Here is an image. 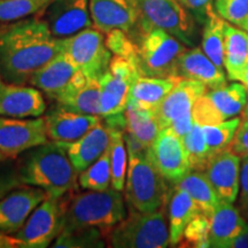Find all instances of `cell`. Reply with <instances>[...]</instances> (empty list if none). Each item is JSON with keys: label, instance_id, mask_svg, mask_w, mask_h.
Here are the masks:
<instances>
[{"label": "cell", "instance_id": "8992f818", "mask_svg": "<svg viewBox=\"0 0 248 248\" xmlns=\"http://www.w3.org/2000/svg\"><path fill=\"white\" fill-rule=\"evenodd\" d=\"M135 6L138 21L133 29L157 28L176 37L187 47L197 46L199 24L178 0H135Z\"/></svg>", "mask_w": 248, "mask_h": 248}, {"label": "cell", "instance_id": "bcb514c9", "mask_svg": "<svg viewBox=\"0 0 248 248\" xmlns=\"http://www.w3.org/2000/svg\"><path fill=\"white\" fill-rule=\"evenodd\" d=\"M4 231H0V248H22V241L17 237L8 235Z\"/></svg>", "mask_w": 248, "mask_h": 248}, {"label": "cell", "instance_id": "7bdbcfd3", "mask_svg": "<svg viewBox=\"0 0 248 248\" xmlns=\"http://www.w3.org/2000/svg\"><path fill=\"white\" fill-rule=\"evenodd\" d=\"M238 209L241 215L248 219V156L241 157Z\"/></svg>", "mask_w": 248, "mask_h": 248}, {"label": "cell", "instance_id": "5bb4252c", "mask_svg": "<svg viewBox=\"0 0 248 248\" xmlns=\"http://www.w3.org/2000/svg\"><path fill=\"white\" fill-rule=\"evenodd\" d=\"M47 197L43 188L24 184L0 198V231L16 233L32 210Z\"/></svg>", "mask_w": 248, "mask_h": 248}, {"label": "cell", "instance_id": "603a6c76", "mask_svg": "<svg viewBox=\"0 0 248 248\" xmlns=\"http://www.w3.org/2000/svg\"><path fill=\"white\" fill-rule=\"evenodd\" d=\"M177 74L182 78L203 83L208 90L221 88L228 83L224 69L217 67L202 48L198 46L187 48L184 52L179 59Z\"/></svg>", "mask_w": 248, "mask_h": 248}, {"label": "cell", "instance_id": "d6986e66", "mask_svg": "<svg viewBox=\"0 0 248 248\" xmlns=\"http://www.w3.org/2000/svg\"><path fill=\"white\" fill-rule=\"evenodd\" d=\"M93 27L104 33L121 29L131 32L138 21V12L131 0H90Z\"/></svg>", "mask_w": 248, "mask_h": 248}, {"label": "cell", "instance_id": "f6af8a7d", "mask_svg": "<svg viewBox=\"0 0 248 248\" xmlns=\"http://www.w3.org/2000/svg\"><path fill=\"white\" fill-rule=\"evenodd\" d=\"M193 124H194L193 115H192V113H190L187 114V115L181 117V119L173 121L169 128L171 129L172 131L178 136V137H181L183 139L184 136H186L188 132H190V130L192 129V126H193Z\"/></svg>", "mask_w": 248, "mask_h": 248}, {"label": "cell", "instance_id": "277c9868", "mask_svg": "<svg viewBox=\"0 0 248 248\" xmlns=\"http://www.w3.org/2000/svg\"><path fill=\"white\" fill-rule=\"evenodd\" d=\"M129 35L136 43L135 64L139 75L145 77L178 76L179 59L188 47L162 29H133Z\"/></svg>", "mask_w": 248, "mask_h": 248}, {"label": "cell", "instance_id": "7c38bea8", "mask_svg": "<svg viewBox=\"0 0 248 248\" xmlns=\"http://www.w3.org/2000/svg\"><path fill=\"white\" fill-rule=\"evenodd\" d=\"M147 155L169 184L176 185L191 170L183 139L170 128L161 130Z\"/></svg>", "mask_w": 248, "mask_h": 248}, {"label": "cell", "instance_id": "836d02e7", "mask_svg": "<svg viewBox=\"0 0 248 248\" xmlns=\"http://www.w3.org/2000/svg\"><path fill=\"white\" fill-rule=\"evenodd\" d=\"M78 184L89 191H106L109 188L111 185L110 146L95 162L79 172Z\"/></svg>", "mask_w": 248, "mask_h": 248}, {"label": "cell", "instance_id": "cb8c5ba5", "mask_svg": "<svg viewBox=\"0 0 248 248\" xmlns=\"http://www.w3.org/2000/svg\"><path fill=\"white\" fill-rule=\"evenodd\" d=\"M209 247L228 248L232 240L248 230V222L233 203L219 199L210 216Z\"/></svg>", "mask_w": 248, "mask_h": 248}, {"label": "cell", "instance_id": "ba28073f", "mask_svg": "<svg viewBox=\"0 0 248 248\" xmlns=\"http://www.w3.org/2000/svg\"><path fill=\"white\" fill-rule=\"evenodd\" d=\"M63 49L74 64L88 77H100L109 67L113 53L106 45L104 32L90 27L75 35L62 38Z\"/></svg>", "mask_w": 248, "mask_h": 248}, {"label": "cell", "instance_id": "3957f363", "mask_svg": "<svg viewBox=\"0 0 248 248\" xmlns=\"http://www.w3.org/2000/svg\"><path fill=\"white\" fill-rule=\"evenodd\" d=\"M63 228L61 232L99 229L105 237L126 217V207L120 191H86L62 197Z\"/></svg>", "mask_w": 248, "mask_h": 248}, {"label": "cell", "instance_id": "30bf717a", "mask_svg": "<svg viewBox=\"0 0 248 248\" xmlns=\"http://www.w3.org/2000/svg\"><path fill=\"white\" fill-rule=\"evenodd\" d=\"M62 228V197L48 195L32 210L24 225L16 232V237L22 241V248H46L57 239Z\"/></svg>", "mask_w": 248, "mask_h": 248}, {"label": "cell", "instance_id": "c3c4849f", "mask_svg": "<svg viewBox=\"0 0 248 248\" xmlns=\"http://www.w3.org/2000/svg\"><path fill=\"white\" fill-rule=\"evenodd\" d=\"M238 82H240L241 84H244L246 88H248V61L246 62V64H245L243 71H241V75Z\"/></svg>", "mask_w": 248, "mask_h": 248}, {"label": "cell", "instance_id": "f35d334b", "mask_svg": "<svg viewBox=\"0 0 248 248\" xmlns=\"http://www.w3.org/2000/svg\"><path fill=\"white\" fill-rule=\"evenodd\" d=\"M209 217L203 214H199L188 223L185 228L181 246L204 248L209 247Z\"/></svg>", "mask_w": 248, "mask_h": 248}, {"label": "cell", "instance_id": "e0dca14e", "mask_svg": "<svg viewBox=\"0 0 248 248\" xmlns=\"http://www.w3.org/2000/svg\"><path fill=\"white\" fill-rule=\"evenodd\" d=\"M208 91L203 83L181 78L156 108L161 130L169 128L173 121L192 113L195 101Z\"/></svg>", "mask_w": 248, "mask_h": 248}, {"label": "cell", "instance_id": "2e32d148", "mask_svg": "<svg viewBox=\"0 0 248 248\" xmlns=\"http://www.w3.org/2000/svg\"><path fill=\"white\" fill-rule=\"evenodd\" d=\"M241 156L232 148L210 157L204 170L207 177L221 200L234 203L239 193Z\"/></svg>", "mask_w": 248, "mask_h": 248}, {"label": "cell", "instance_id": "1f68e13d", "mask_svg": "<svg viewBox=\"0 0 248 248\" xmlns=\"http://www.w3.org/2000/svg\"><path fill=\"white\" fill-rule=\"evenodd\" d=\"M110 130V169L111 187L122 192L125 185L128 172V150L124 142L123 129L109 128Z\"/></svg>", "mask_w": 248, "mask_h": 248}, {"label": "cell", "instance_id": "4dcf8cb0", "mask_svg": "<svg viewBox=\"0 0 248 248\" xmlns=\"http://www.w3.org/2000/svg\"><path fill=\"white\" fill-rule=\"evenodd\" d=\"M225 20L214 11L202 27L201 48L217 67L224 69Z\"/></svg>", "mask_w": 248, "mask_h": 248}, {"label": "cell", "instance_id": "44dd1931", "mask_svg": "<svg viewBox=\"0 0 248 248\" xmlns=\"http://www.w3.org/2000/svg\"><path fill=\"white\" fill-rule=\"evenodd\" d=\"M100 95L99 78L85 76L78 70L66 91L57 99V105L76 113L100 116Z\"/></svg>", "mask_w": 248, "mask_h": 248}, {"label": "cell", "instance_id": "f546056e", "mask_svg": "<svg viewBox=\"0 0 248 248\" xmlns=\"http://www.w3.org/2000/svg\"><path fill=\"white\" fill-rule=\"evenodd\" d=\"M124 115L126 131L131 133L142 145L150 147L161 131L155 110L128 104Z\"/></svg>", "mask_w": 248, "mask_h": 248}, {"label": "cell", "instance_id": "7a4b0ae2", "mask_svg": "<svg viewBox=\"0 0 248 248\" xmlns=\"http://www.w3.org/2000/svg\"><path fill=\"white\" fill-rule=\"evenodd\" d=\"M16 167L23 184L43 188L52 197L61 198L77 188L79 173L59 142L48 141L24 152Z\"/></svg>", "mask_w": 248, "mask_h": 248}, {"label": "cell", "instance_id": "ab89813d", "mask_svg": "<svg viewBox=\"0 0 248 248\" xmlns=\"http://www.w3.org/2000/svg\"><path fill=\"white\" fill-rule=\"evenodd\" d=\"M106 35V45L111 53L135 63L137 48H136V43L129 33L124 30L115 29L109 31Z\"/></svg>", "mask_w": 248, "mask_h": 248}, {"label": "cell", "instance_id": "4fadbf2b", "mask_svg": "<svg viewBox=\"0 0 248 248\" xmlns=\"http://www.w3.org/2000/svg\"><path fill=\"white\" fill-rule=\"evenodd\" d=\"M39 15L57 38H67L93 27L90 0H53Z\"/></svg>", "mask_w": 248, "mask_h": 248}, {"label": "cell", "instance_id": "9a60e30c", "mask_svg": "<svg viewBox=\"0 0 248 248\" xmlns=\"http://www.w3.org/2000/svg\"><path fill=\"white\" fill-rule=\"evenodd\" d=\"M45 110L46 102L40 90L6 82L0 76V115L16 119L39 117Z\"/></svg>", "mask_w": 248, "mask_h": 248}, {"label": "cell", "instance_id": "b9f144b4", "mask_svg": "<svg viewBox=\"0 0 248 248\" xmlns=\"http://www.w3.org/2000/svg\"><path fill=\"white\" fill-rule=\"evenodd\" d=\"M183 5L201 27H203L210 14L215 11L213 0H184Z\"/></svg>", "mask_w": 248, "mask_h": 248}, {"label": "cell", "instance_id": "d4e9b609", "mask_svg": "<svg viewBox=\"0 0 248 248\" xmlns=\"http://www.w3.org/2000/svg\"><path fill=\"white\" fill-rule=\"evenodd\" d=\"M168 199L170 246H178L188 223L195 216L202 213L200 212L199 207L192 199L191 195L176 185H173V190L170 191Z\"/></svg>", "mask_w": 248, "mask_h": 248}, {"label": "cell", "instance_id": "6da1fadb", "mask_svg": "<svg viewBox=\"0 0 248 248\" xmlns=\"http://www.w3.org/2000/svg\"><path fill=\"white\" fill-rule=\"evenodd\" d=\"M63 49L39 14L0 28V76L26 85L45 63Z\"/></svg>", "mask_w": 248, "mask_h": 248}, {"label": "cell", "instance_id": "f5cc1de1", "mask_svg": "<svg viewBox=\"0 0 248 248\" xmlns=\"http://www.w3.org/2000/svg\"><path fill=\"white\" fill-rule=\"evenodd\" d=\"M131 1L133 2V5H135V0H131Z\"/></svg>", "mask_w": 248, "mask_h": 248}, {"label": "cell", "instance_id": "83f0119b", "mask_svg": "<svg viewBox=\"0 0 248 248\" xmlns=\"http://www.w3.org/2000/svg\"><path fill=\"white\" fill-rule=\"evenodd\" d=\"M247 61L248 32L225 21L224 69L228 79L238 82Z\"/></svg>", "mask_w": 248, "mask_h": 248}, {"label": "cell", "instance_id": "5b68a950", "mask_svg": "<svg viewBox=\"0 0 248 248\" xmlns=\"http://www.w3.org/2000/svg\"><path fill=\"white\" fill-rule=\"evenodd\" d=\"M147 152L128 153L129 167L124 195L130 208L152 213L164 207L170 190L169 183L155 168Z\"/></svg>", "mask_w": 248, "mask_h": 248}, {"label": "cell", "instance_id": "d6a6232c", "mask_svg": "<svg viewBox=\"0 0 248 248\" xmlns=\"http://www.w3.org/2000/svg\"><path fill=\"white\" fill-rule=\"evenodd\" d=\"M241 121H243V119L237 116L221 123L201 125L207 146H208L210 157L218 154L219 152L231 148Z\"/></svg>", "mask_w": 248, "mask_h": 248}, {"label": "cell", "instance_id": "d590c367", "mask_svg": "<svg viewBox=\"0 0 248 248\" xmlns=\"http://www.w3.org/2000/svg\"><path fill=\"white\" fill-rule=\"evenodd\" d=\"M53 0H0V22H14L43 13Z\"/></svg>", "mask_w": 248, "mask_h": 248}, {"label": "cell", "instance_id": "9c48e42d", "mask_svg": "<svg viewBox=\"0 0 248 248\" xmlns=\"http://www.w3.org/2000/svg\"><path fill=\"white\" fill-rule=\"evenodd\" d=\"M247 89L239 82H234L208 90L195 101L192 115L200 125L224 122L241 115L246 105Z\"/></svg>", "mask_w": 248, "mask_h": 248}, {"label": "cell", "instance_id": "ffe728a7", "mask_svg": "<svg viewBox=\"0 0 248 248\" xmlns=\"http://www.w3.org/2000/svg\"><path fill=\"white\" fill-rule=\"evenodd\" d=\"M78 70L67 52L62 49L33 74L29 84L44 92L49 99L57 101L70 85Z\"/></svg>", "mask_w": 248, "mask_h": 248}, {"label": "cell", "instance_id": "7402d4cb", "mask_svg": "<svg viewBox=\"0 0 248 248\" xmlns=\"http://www.w3.org/2000/svg\"><path fill=\"white\" fill-rule=\"evenodd\" d=\"M59 144L66 150L71 163L79 173L95 162L110 146V130L100 121L78 140Z\"/></svg>", "mask_w": 248, "mask_h": 248}, {"label": "cell", "instance_id": "f1b7e54d", "mask_svg": "<svg viewBox=\"0 0 248 248\" xmlns=\"http://www.w3.org/2000/svg\"><path fill=\"white\" fill-rule=\"evenodd\" d=\"M176 186L183 188L199 207L200 212L209 217L215 212L219 198L204 171L190 170Z\"/></svg>", "mask_w": 248, "mask_h": 248}, {"label": "cell", "instance_id": "7dc6e473", "mask_svg": "<svg viewBox=\"0 0 248 248\" xmlns=\"http://www.w3.org/2000/svg\"><path fill=\"white\" fill-rule=\"evenodd\" d=\"M228 248H248V230L232 240Z\"/></svg>", "mask_w": 248, "mask_h": 248}, {"label": "cell", "instance_id": "681fc988", "mask_svg": "<svg viewBox=\"0 0 248 248\" xmlns=\"http://www.w3.org/2000/svg\"><path fill=\"white\" fill-rule=\"evenodd\" d=\"M247 89V98H246V105H245L243 113H241V119H248V88Z\"/></svg>", "mask_w": 248, "mask_h": 248}, {"label": "cell", "instance_id": "484cf974", "mask_svg": "<svg viewBox=\"0 0 248 248\" xmlns=\"http://www.w3.org/2000/svg\"><path fill=\"white\" fill-rule=\"evenodd\" d=\"M101 85L100 116L109 117L124 114L129 104L130 89L133 80L116 75L107 69L99 78Z\"/></svg>", "mask_w": 248, "mask_h": 248}, {"label": "cell", "instance_id": "60d3db41", "mask_svg": "<svg viewBox=\"0 0 248 248\" xmlns=\"http://www.w3.org/2000/svg\"><path fill=\"white\" fill-rule=\"evenodd\" d=\"M0 162V198L5 197L9 192L24 185L20 179L17 167L1 164Z\"/></svg>", "mask_w": 248, "mask_h": 248}, {"label": "cell", "instance_id": "8d00e7d4", "mask_svg": "<svg viewBox=\"0 0 248 248\" xmlns=\"http://www.w3.org/2000/svg\"><path fill=\"white\" fill-rule=\"evenodd\" d=\"M105 234L99 229H83L71 232H61L54 240L53 247H105Z\"/></svg>", "mask_w": 248, "mask_h": 248}, {"label": "cell", "instance_id": "74e56055", "mask_svg": "<svg viewBox=\"0 0 248 248\" xmlns=\"http://www.w3.org/2000/svg\"><path fill=\"white\" fill-rule=\"evenodd\" d=\"M217 14L248 32V0H214Z\"/></svg>", "mask_w": 248, "mask_h": 248}, {"label": "cell", "instance_id": "ee69618b", "mask_svg": "<svg viewBox=\"0 0 248 248\" xmlns=\"http://www.w3.org/2000/svg\"><path fill=\"white\" fill-rule=\"evenodd\" d=\"M231 148L241 157L248 156V119L241 121Z\"/></svg>", "mask_w": 248, "mask_h": 248}, {"label": "cell", "instance_id": "e575fe53", "mask_svg": "<svg viewBox=\"0 0 248 248\" xmlns=\"http://www.w3.org/2000/svg\"><path fill=\"white\" fill-rule=\"evenodd\" d=\"M186 154L191 170L204 171L209 162V151L200 124L194 122L187 135L183 137Z\"/></svg>", "mask_w": 248, "mask_h": 248}, {"label": "cell", "instance_id": "4316f807", "mask_svg": "<svg viewBox=\"0 0 248 248\" xmlns=\"http://www.w3.org/2000/svg\"><path fill=\"white\" fill-rule=\"evenodd\" d=\"M182 77H145L140 76L133 82L130 89L129 104L136 106L156 110L159 105L162 102L168 93L175 88Z\"/></svg>", "mask_w": 248, "mask_h": 248}, {"label": "cell", "instance_id": "52a82bcc", "mask_svg": "<svg viewBox=\"0 0 248 248\" xmlns=\"http://www.w3.org/2000/svg\"><path fill=\"white\" fill-rule=\"evenodd\" d=\"M114 248H166L170 246L169 226L163 207L152 213L130 208L129 216L108 234Z\"/></svg>", "mask_w": 248, "mask_h": 248}, {"label": "cell", "instance_id": "f907efd6", "mask_svg": "<svg viewBox=\"0 0 248 248\" xmlns=\"http://www.w3.org/2000/svg\"><path fill=\"white\" fill-rule=\"evenodd\" d=\"M6 160H8V159H7V157L5 156L4 154H2V152L0 151V162H5Z\"/></svg>", "mask_w": 248, "mask_h": 248}, {"label": "cell", "instance_id": "ac0fdd59", "mask_svg": "<svg viewBox=\"0 0 248 248\" xmlns=\"http://www.w3.org/2000/svg\"><path fill=\"white\" fill-rule=\"evenodd\" d=\"M51 141L74 142L100 122V116L80 114L57 105L44 116Z\"/></svg>", "mask_w": 248, "mask_h": 248}, {"label": "cell", "instance_id": "8fae6325", "mask_svg": "<svg viewBox=\"0 0 248 248\" xmlns=\"http://www.w3.org/2000/svg\"><path fill=\"white\" fill-rule=\"evenodd\" d=\"M48 141L45 117L0 116V151L8 160L17 159L24 152Z\"/></svg>", "mask_w": 248, "mask_h": 248}, {"label": "cell", "instance_id": "816d5d0a", "mask_svg": "<svg viewBox=\"0 0 248 248\" xmlns=\"http://www.w3.org/2000/svg\"><path fill=\"white\" fill-rule=\"evenodd\" d=\"M178 1H179V2H181V4H182V5H183V4H184V0H178ZM183 6H184V5H183Z\"/></svg>", "mask_w": 248, "mask_h": 248}]
</instances>
